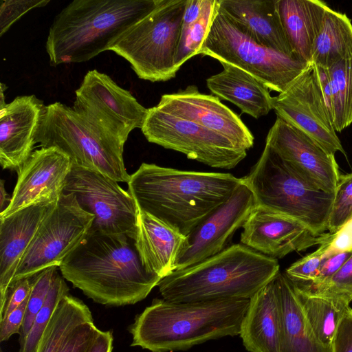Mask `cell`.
<instances>
[{
	"label": "cell",
	"mask_w": 352,
	"mask_h": 352,
	"mask_svg": "<svg viewBox=\"0 0 352 352\" xmlns=\"http://www.w3.org/2000/svg\"><path fill=\"white\" fill-rule=\"evenodd\" d=\"M187 0H159L145 16L109 47L126 60L140 79L165 82L179 71L175 58Z\"/></svg>",
	"instance_id": "52a82bcc"
},
{
	"label": "cell",
	"mask_w": 352,
	"mask_h": 352,
	"mask_svg": "<svg viewBox=\"0 0 352 352\" xmlns=\"http://www.w3.org/2000/svg\"><path fill=\"white\" fill-rule=\"evenodd\" d=\"M277 259L243 244L190 267L175 270L157 284L162 298L173 302L250 299L279 273Z\"/></svg>",
	"instance_id": "5b68a950"
},
{
	"label": "cell",
	"mask_w": 352,
	"mask_h": 352,
	"mask_svg": "<svg viewBox=\"0 0 352 352\" xmlns=\"http://www.w3.org/2000/svg\"><path fill=\"white\" fill-rule=\"evenodd\" d=\"M294 287L305 319L315 336L323 344L331 346L339 322L350 303L340 298L309 295L294 285Z\"/></svg>",
	"instance_id": "f546056e"
},
{
	"label": "cell",
	"mask_w": 352,
	"mask_h": 352,
	"mask_svg": "<svg viewBox=\"0 0 352 352\" xmlns=\"http://www.w3.org/2000/svg\"><path fill=\"white\" fill-rule=\"evenodd\" d=\"M91 319L89 308L81 300L65 295L47 324L36 352H59L74 330Z\"/></svg>",
	"instance_id": "f1b7e54d"
},
{
	"label": "cell",
	"mask_w": 352,
	"mask_h": 352,
	"mask_svg": "<svg viewBox=\"0 0 352 352\" xmlns=\"http://www.w3.org/2000/svg\"><path fill=\"white\" fill-rule=\"evenodd\" d=\"M250 299L173 302L155 298L129 328L133 346L151 352L185 351L206 341L239 335Z\"/></svg>",
	"instance_id": "3957f363"
},
{
	"label": "cell",
	"mask_w": 352,
	"mask_h": 352,
	"mask_svg": "<svg viewBox=\"0 0 352 352\" xmlns=\"http://www.w3.org/2000/svg\"><path fill=\"white\" fill-rule=\"evenodd\" d=\"M49 0H1L0 36H2L23 14L32 9L45 6Z\"/></svg>",
	"instance_id": "8d00e7d4"
},
{
	"label": "cell",
	"mask_w": 352,
	"mask_h": 352,
	"mask_svg": "<svg viewBox=\"0 0 352 352\" xmlns=\"http://www.w3.org/2000/svg\"><path fill=\"white\" fill-rule=\"evenodd\" d=\"M41 147H54L73 165L101 173L118 182L128 183L124 147L96 130L72 107L56 102L45 105L35 136Z\"/></svg>",
	"instance_id": "ba28073f"
},
{
	"label": "cell",
	"mask_w": 352,
	"mask_h": 352,
	"mask_svg": "<svg viewBox=\"0 0 352 352\" xmlns=\"http://www.w3.org/2000/svg\"><path fill=\"white\" fill-rule=\"evenodd\" d=\"M230 173L181 170L142 163L129 192L140 210L186 236L242 183Z\"/></svg>",
	"instance_id": "7a4b0ae2"
},
{
	"label": "cell",
	"mask_w": 352,
	"mask_h": 352,
	"mask_svg": "<svg viewBox=\"0 0 352 352\" xmlns=\"http://www.w3.org/2000/svg\"><path fill=\"white\" fill-rule=\"evenodd\" d=\"M206 1V0H187L183 15L182 28H188L199 19Z\"/></svg>",
	"instance_id": "f6af8a7d"
},
{
	"label": "cell",
	"mask_w": 352,
	"mask_h": 352,
	"mask_svg": "<svg viewBox=\"0 0 352 352\" xmlns=\"http://www.w3.org/2000/svg\"><path fill=\"white\" fill-rule=\"evenodd\" d=\"M352 220V172L340 175L334 192L328 230L331 234L340 230Z\"/></svg>",
	"instance_id": "d590c367"
},
{
	"label": "cell",
	"mask_w": 352,
	"mask_h": 352,
	"mask_svg": "<svg viewBox=\"0 0 352 352\" xmlns=\"http://www.w3.org/2000/svg\"><path fill=\"white\" fill-rule=\"evenodd\" d=\"M69 294V287L61 273L56 275L47 299L36 316L25 338L20 343L19 352H36L42 334L61 299Z\"/></svg>",
	"instance_id": "d6a6232c"
},
{
	"label": "cell",
	"mask_w": 352,
	"mask_h": 352,
	"mask_svg": "<svg viewBox=\"0 0 352 352\" xmlns=\"http://www.w3.org/2000/svg\"><path fill=\"white\" fill-rule=\"evenodd\" d=\"M64 278L94 302L124 306L144 300L162 279L144 267L135 239L89 231L59 266Z\"/></svg>",
	"instance_id": "6da1fadb"
},
{
	"label": "cell",
	"mask_w": 352,
	"mask_h": 352,
	"mask_svg": "<svg viewBox=\"0 0 352 352\" xmlns=\"http://www.w3.org/2000/svg\"><path fill=\"white\" fill-rule=\"evenodd\" d=\"M99 331L94 319L82 323L70 334L59 352H90Z\"/></svg>",
	"instance_id": "ab89813d"
},
{
	"label": "cell",
	"mask_w": 352,
	"mask_h": 352,
	"mask_svg": "<svg viewBox=\"0 0 352 352\" xmlns=\"http://www.w3.org/2000/svg\"><path fill=\"white\" fill-rule=\"evenodd\" d=\"M313 72L328 110L331 121L333 120L332 89L327 68L312 64Z\"/></svg>",
	"instance_id": "ee69618b"
},
{
	"label": "cell",
	"mask_w": 352,
	"mask_h": 352,
	"mask_svg": "<svg viewBox=\"0 0 352 352\" xmlns=\"http://www.w3.org/2000/svg\"><path fill=\"white\" fill-rule=\"evenodd\" d=\"M6 89V86L3 83L1 82V98H0V109L4 107L6 104L4 98V90Z\"/></svg>",
	"instance_id": "c3c4849f"
},
{
	"label": "cell",
	"mask_w": 352,
	"mask_h": 352,
	"mask_svg": "<svg viewBox=\"0 0 352 352\" xmlns=\"http://www.w3.org/2000/svg\"><path fill=\"white\" fill-rule=\"evenodd\" d=\"M159 0H74L55 16L45 48L52 65L89 60L109 50Z\"/></svg>",
	"instance_id": "277c9868"
},
{
	"label": "cell",
	"mask_w": 352,
	"mask_h": 352,
	"mask_svg": "<svg viewBox=\"0 0 352 352\" xmlns=\"http://www.w3.org/2000/svg\"><path fill=\"white\" fill-rule=\"evenodd\" d=\"M45 105L34 95L20 96L0 109V164L17 171L34 151Z\"/></svg>",
	"instance_id": "ffe728a7"
},
{
	"label": "cell",
	"mask_w": 352,
	"mask_h": 352,
	"mask_svg": "<svg viewBox=\"0 0 352 352\" xmlns=\"http://www.w3.org/2000/svg\"><path fill=\"white\" fill-rule=\"evenodd\" d=\"M198 54L237 67L278 94L311 65L255 42L222 12L219 2Z\"/></svg>",
	"instance_id": "9c48e42d"
},
{
	"label": "cell",
	"mask_w": 352,
	"mask_h": 352,
	"mask_svg": "<svg viewBox=\"0 0 352 352\" xmlns=\"http://www.w3.org/2000/svg\"><path fill=\"white\" fill-rule=\"evenodd\" d=\"M295 287L309 295L352 302V255L331 278L316 285L290 280Z\"/></svg>",
	"instance_id": "836d02e7"
},
{
	"label": "cell",
	"mask_w": 352,
	"mask_h": 352,
	"mask_svg": "<svg viewBox=\"0 0 352 352\" xmlns=\"http://www.w3.org/2000/svg\"><path fill=\"white\" fill-rule=\"evenodd\" d=\"M157 105L228 138L246 151L253 146L254 136L241 118L218 97L201 93L194 85L162 95Z\"/></svg>",
	"instance_id": "d6986e66"
},
{
	"label": "cell",
	"mask_w": 352,
	"mask_h": 352,
	"mask_svg": "<svg viewBox=\"0 0 352 352\" xmlns=\"http://www.w3.org/2000/svg\"><path fill=\"white\" fill-rule=\"evenodd\" d=\"M352 255V250L324 254L318 274L314 280L303 282L316 285L325 281L334 275ZM296 281V280H294Z\"/></svg>",
	"instance_id": "60d3db41"
},
{
	"label": "cell",
	"mask_w": 352,
	"mask_h": 352,
	"mask_svg": "<svg viewBox=\"0 0 352 352\" xmlns=\"http://www.w3.org/2000/svg\"><path fill=\"white\" fill-rule=\"evenodd\" d=\"M277 1L218 0L219 9L243 33L264 47L295 57L282 24Z\"/></svg>",
	"instance_id": "7402d4cb"
},
{
	"label": "cell",
	"mask_w": 352,
	"mask_h": 352,
	"mask_svg": "<svg viewBox=\"0 0 352 352\" xmlns=\"http://www.w3.org/2000/svg\"><path fill=\"white\" fill-rule=\"evenodd\" d=\"M276 116L300 130L327 152L345 155L331 121L311 64L289 87L272 98Z\"/></svg>",
	"instance_id": "9a60e30c"
},
{
	"label": "cell",
	"mask_w": 352,
	"mask_h": 352,
	"mask_svg": "<svg viewBox=\"0 0 352 352\" xmlns=\"http://www.w3.org/2000/svg\"><path fill=\"white\" fill-rule=\"evenodd\" d=\"M280 312L275 278L250 299L240 336L249 352H278Z\"/></svg>",
	"instance_id": "cb8c5ba5"
},
{
	"label": "cell",
	"mask_w": 352,
	"mask_h": 352,
	"mask_svg": "<svg viewBox=\"0 0 352 352\" xmlns=\"http://www.w3.org/2000/svg\"><path fill=\"white\" fill-rule=\"evenodd\" d=\"M352 56V23L344 13L328 7L314 43L311 64L325 68Z\"/></svg>",
	"instance_id": "83f0119b"
},
{
	"label": "cell",
	"mask_w": 352,
	"mask_h": 352,
	"mask_svg": "<svg viewBox=\"0 0 352 352\" xmlns=\"http://www.w3.org/2000/svg\"><path fill=\"white\" fill-rule=\"evenodd\" d=\"M72 162L54 147L34 150L17 172L10 204L0 213L9 216L31 205L57 201L63 192Z\"/></svg>",
	"instance_id": "e0dca14e"
},
{
	"label": "cell",
	"mask_w": 352,
	"mask_h": 352,
	"mask_svg": "<svg viewBox=\"0 0 352 352\" xmlns=\"http://www.w3.org/2000/svg\"><path fill=\"white\" fill-rule=\"evenodd\" d=\"M29 296L5 318L0 320V341H7L15 333L19 334L25 316Z\"/></svg>",
	"instance_id": "7bdbcfd3"
},
{
	"label": "cell",
	"mask_w": 352,
	"mask_h": 352,
	"mask_svg": "<svg viewBox=\"0 0 352 352\" xmlns=\"http://www.w3.org/2000/svg\"><path fill=\"white\" fill-rule=\"evenodd\" d=\"M275 282L280 312L278 352H331L308 324L290 279L279 272Z\"/></svg>",
	"instance_id": "484cf974"
},
{
	"label": "cell",
	"mask_w": 352,
	"mask_h": 352,
	"mask_svg": "<svg viewBox=\"0 0 352 352\" xmlns=\"http://www.w3.org/2000/svg\"><path fill=\"white\" fill-rule=\"evenodd\" d=\"M243 179L256 205L293 218L318 236L328 230L334 194L309 184L268 144Z\"/></svg>",
	"instance_id": "8992f818"
},
{
	"label": "cell",
	"mask_w": 352,
	"mask_h": 352,
	"mask_svg": "<svg viewBox=\"0 0 352 352\" xmlns=\"http://www.w3.org/2000/svg\"><path fill=\"white\" fill-rule=\"evenodd\" d=\"M332 89V124L340 132L352 123V56L328 68Z\"/></svg>",
	"instance_id": "4dcf8cb0"
},
{
	"label": "cell",
	"mask_w": 352,
	"mask_h": 352,
	"mask_svg": "<svg viewBox=\"0 0 352 352\" xmlns=\"http://www.w3.org/2000/svg\"><path fill=\"white\" fill-rule=\"evenodd\" d=\"M218 6V0H206L199 19L186 28H182L181 35L175 58V65L179 70L190 58L198 55Z\"/></svg>",
	"instance_id": "1f68e13d"
},
{
	"label": "cell",
	"mask_w": 352,
	"mask_h": 352,
	"mask_svg": "<svg viewBox=\"0 0 352 352\" xmlns=\"http://www.w3.org/2000/svg\"><path fill=\"white\" fill-rule=\"evenodd\" d=\"M323 256L324 252L319 248L292 264L285 274L292 280L312 281L318 274Z\"/></svg>",
	"instance_id": "f35d334b"
},
{
	"label": "cell",
	"mask_w": 352,
	"mask_h": 352,
	"mask_svg": "<svg viewBox=\"0 0 352 352\" xmlns=\"http://www.w3.org/2000/svg\"><path fill=\"white\" fill-rule=\"evenodd\" d=\"M32 276L14 280L10 283L3 298H0V320L5 318L29 296Z\"/></svg>",
	"instance_id": "74e56055"
},
{
	"label": "cell",
	"mask_w": 352,
	"mask_h": 352,
	"mask_svg": "<svg viewBox=\"0 0 352 352\" xmlns=\"http://www.w3.org/2000/svg\"><path fill=\"white\" fill-rule=\"evenodd\" d=\"M94 215L89 231L136 237L138 205L129 191L108 176L72 165L63 189Z\"/></svg>",
	"instance_id": "7c38bea8"
},
{
	"label": "cell",
	"mask_w": 352,
	"mask_h": 352,
	"mask_svg": "<svg viewBox=\"0 0 352 352\" xmlns=\"http://www.w3.org/2000/svg\"><path fill=\"white\" fill-rule=\"evenodd\" d=\"M59 267L52 266L32 276V287L26 307L25 316L19 333V343L29 333L34 318L43 306Z\"/></svg>",
	"instance_id": "e575fe53"
},
{
	"label": "cell",
	"mask_w": 352,
	"mask_h": 352,
	"mask_svg": "<svg viewBox=\"0 0 352 352\" xmlns=\"http://www.w3.org/2000/svg\"><path fill=\"white\" fill-rule=\"evenodd\" d=\"M57 201L31 205L0 217V298L12 281L22 256L41 223Z\"/></svg>",
	"instance_id": "44dd1931"
},
{
	"label": "cell",
	"mask_w": 352,
	"mask_h": 352,
	"mask_svg": "<svg viewBox=\"0 0 352 352\" xmlns=\"http://www.w3.org/2000/svg\"><path fill=\"white\" fill-rule=\"evenodd\" d=\"M241 243L274 258L320 245L318 236L300 221L256 205L243 226Z\"/></svg>",
	"instance_id": "ac0fdd59"
},
{
	"label": "cell",
	"mask_w": 352,
	"mask_h": 352,
	"mask_svg": "<svg viewBox=\"0 0 352 352\" xmlns=\"http://www.w3.org/2000/svg\"><path fill=\"white\" fill-rule=\"evenodd\" d=\"M221 64L223 69L206 79V85L213 94L256 119L273 110V97L262 82L237 67Z\"/></svg>",
	"instance_id": "d4e9b609"
},
{
	"label": "cell",
	"mask_w": 352,
	"mask_h": 352,
	"mask_svg": "<svg viewBox=\"0 0 352 352\" xmlns=\"http://www.w3.org/2000/svg\"><path fill=\"white\" fill-rule=\"evenodd\" d=\"M265 144L309 184L334 194L340 177L335 155L307 134L276 116Z\"/></svg>",
	"instance_id": "2e32d148"
},
{
	"label": "cell",
	"mask_w": 352,
	"mask_h": 352,
	"mask_svg": "<svg viewBox=\"0 0 352 352\" xmlns=\"http://www.w3.org/2000/svg\"><path fill=\"white\" fill-rule=\"evenodd\" d=\"M255 206L254 194L243 177L242 183L232 196L186 236L175 263V270L194 265L226 249Z\"/></svg>",
	"instance_id": "5bb4252c"
},
{
	"label": "cell",
	"mask_w": 352,
	"mask_h": 352,
	"mask_svg": "<svg viewBox=\"0 0 352 352\" xmlns=\"http://www.w3.org/2000/svg\"><path fill=\"white\" fill-rule=\"evenodd\" d=\"M141 131L149 142L213 168H234L247 155L228 138L157 105L148 109Z\"/></svg>",
	"instance_id": "30bf717a"
},
{
	"label": "cell",
	"mask_w": 352,
	"mask_h": 352,
	"mask_svg": "<svg viewBox=\"0 0 352 352\" xmlns=\"http://www.w3.org/2000/svg\"><path fill=\"white\" fill-rule=\"evenodd\" d=\"M113 341L112 331L100 330L94 341L90 352H111Z\"/></svg>",
	"instance_id": "bcb514c9"
},
{
	"label": "cell",
	"mask_w": 352,
	"mask_h": 352,
	"mask_svg": "<svg viewBox=\"0 0 352 352\" xmlns=\"http://www.w3.org/2000/svg\"><path fill=\"white\" fill-rule=\"evenodd\" d=\"M94 218L73 195L63 193L22 256L12 280L59 267L87 236Z\"/></svg>",
	"instance_id": "4fadbf2b"
},
{
	"label": "cell",
	"mask_w": 352,
	"mask_h": 352,
	"mask_svg": "<svg viewBox=\"0 0 352 352\" xmlns=\"http://www.w3.org/2000/svg\"><path fill=\"white\" fill-rule=\"evenodd\" d=\"M282 24L294 56L311 64V52L329 7L320 0H278Z\"/></svg>",
	"instance_id": "4316f807"
},
{
	"label": "cell",
	"mask_w": 352,
	"mask_h": 352,
	"mask_svg": "<svg viewBox=\"0 0 352 352\" xmlns=\"http://www.w3.org/2000/svg\"><path fill=\"white\" fill-rule=\"evenodd\" d=\"M0 352H3L1 349H0Z\"/></svg>",
	"instance_id": "681fc988"
},
{
	"label": "cell",
	"mask_w": 352,
	"mask_h": 352,
	"mask_svg": "<svg viewBox=\"0 0 352 352\" xmlns=\"http://www.w3.org/2000/svg\"><path fill=\"white\" fill-rule=\"evenodd\" d=\"M75 95L73 109L123 147L129 133L141 129L148 113L130 91L96 69L88 71Z\"/></svg>",
	"instance_id": "8fae6325"
},
{
	"label": "cell",
	"mask_w": 352,
	"mask_h": 352,
	"mask_svg": "<svg viewBox=\"0 0 352 352\" xmlns=\"http://www.w3.org/2000/svg\"><path fill=\"white\" fill-rule=\"evenodd\" d=\"M186 236L140 210L135 246L146 270L163 278L175 270V263Z\"/></svg>",
	"instance_id": "603a6c76"
},
{
	"label": "cell",
	"mask_w": 352,
	"mask_h": 352,
	"mask_svg": "<svg viewBox=\"0 0 352 352\" xmlns=\"http://www.w3.org/2000/svg\"><path fill=\"white\" fill-rule=\"evenodd\" d=\"M331 352H352V309L343 314L331 344Z\"/></svg>",
	"instance_id": "b9f144b4"
},
{
	"label": "cell",
	"mask_w": 352,
	"mask_h": 352,
	"mask_svg": "<svg viewBox=\"0 0 352 352\" xmlns=\"http://www.w3.org/2000/svg\"><path fill=\"white\" fill-rule=\"evenodd\" d=\"M5 181L3 179L1 180L0 184V213L3 212L8 205L10 204L11 197H9L8 194L6 191Z\"/></svg>",
	"instance_id": "7dc6e473"
}]
</instances>
